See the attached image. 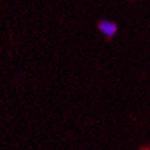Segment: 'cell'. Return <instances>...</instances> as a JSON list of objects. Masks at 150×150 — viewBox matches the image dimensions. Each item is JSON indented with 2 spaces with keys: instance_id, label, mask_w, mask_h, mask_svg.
<instances>
[{
  "instance_id": "obj_1",
  "label": "cell",
  "mask_w": 150,
  "mask_h": 150,
  "mask_svg": "<svg viewBox=\"0 0 150 150\" xmlns=\"http://www.w3.org/2000/svg\"><path fill=\"white\" fill-rule=\"evenodd\" d=\"M98 30L106 37H113L117 32V25L108 20H101L98 22Z\"/></svg>"
}]
</instances>
